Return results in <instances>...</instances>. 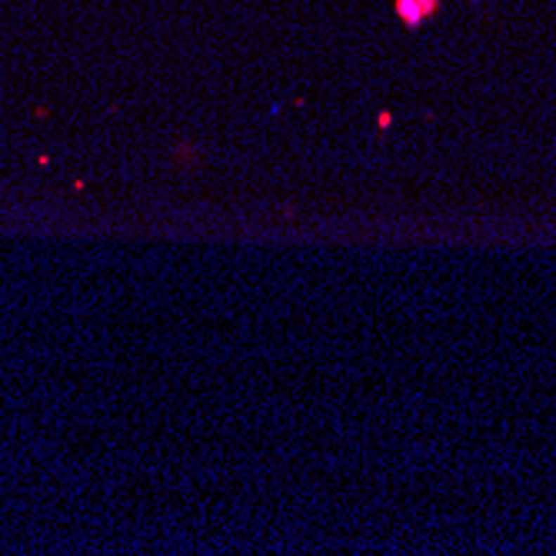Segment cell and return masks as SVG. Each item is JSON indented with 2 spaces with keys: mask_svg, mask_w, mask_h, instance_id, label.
<instances>
[{
  "mask_svg": "<svg viewBox=\"0 0 556 556\" xmlns=\"http://www.w3.org/2000/svg\"><path fill=\"white\" fill-rule=\"evenodd\" d=\"M396 17L403 20L406 27H417L423 20H430L433 13L440 11V0H396Z\"/></svg>",
  "mask_w": 556,
  "mask_h": 556,
  "instance_id": "cell-1",
  "label": "cell"
}]
</instances>
